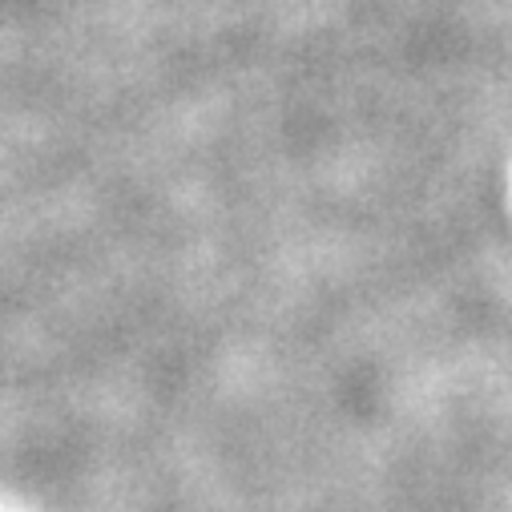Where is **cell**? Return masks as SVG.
Here are the masks:
<instances>
[]
</instances>
